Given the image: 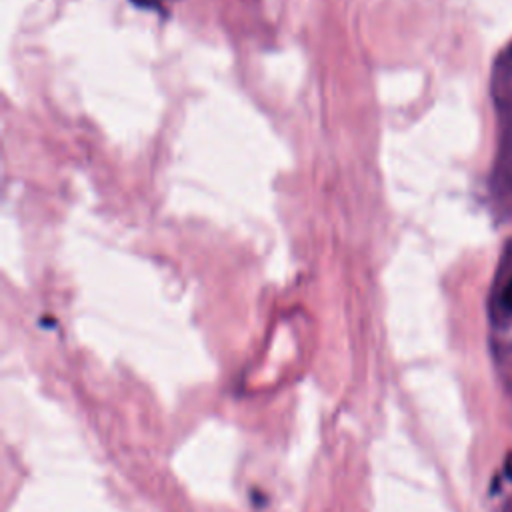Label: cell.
<instances>
[{
	"mask_svg": "<svg viewBox=\"0 0 512 512\" xmlns=\"http://www.w3.org/2000/svg\"><path fill=\"white\" fill-rule=\"evenodd\" d=\"M504 474H506L508 480H512V450L508 452V456L504 460Z\"/></svg>",
	"mask_w": 512,
	"mask_h": 512,
	"instance_id": "obj_3",
	"label": "cell"
},
{
	"mask_svg": "<svg viewBox=\"0 0 512 512\" xmlns=\"http://www.w3.org/2000/svg\"><path fill=\"white\" fill-rule=\"evenodd\" d=\"M510 52H512V48H510Z\"/></svg>",
	"mask_w": 512,
	"mask_h": 512,
	"instance_id": "obj_4",
	"label": "cell"
},
{
	"mask_svg": "<svg viewBox=\"0 0 512 512\" xmlns=\"http://www.w3.org/2000/svg\"><path fill=\"white\" fill-rule=\"evenodd\" d=\"M136 6H142V8H150V10H160L164 6L166 0H132Z\"/></svg>",
	"mask_w": 512,
	"mask_h": 512,
	"instance_id": "obj_1",
	"label": "cell"
},
{
	"mask_svg": "<svg viewBox=\"0 0 512 512\" xmlns=\"http://www.w3.org/2000/svg\"><path fill=\"white\" fill-rule=\"evenodd\" d=\"M502 302H504V306H506L508 310H512V280L506 284V288H504V292H502Z\"/></svg>",
	"mask_w": 512,
	"mask_h": 512,
	"instance_id": "obj_2",
	"label": "cell"
}]
</instances>
